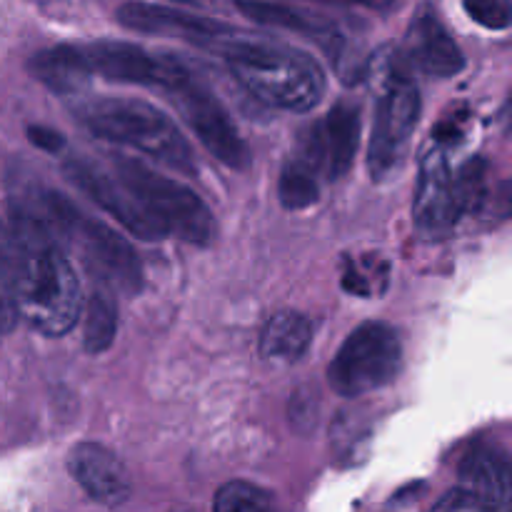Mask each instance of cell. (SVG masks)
I'll use <instances>...</instances> for the list:
<instances>
[{
	"mask_svg": "<svg viewBox=\"0 0 512 512\" xmlns=\"http://www.w3.org/2000/svg\"><path fill=\"white\" fill-rule=\"evenodd\" d=\"M10 275L18 318L48 338L80 323L83 288L65 245L35 205L15 203L10 213Z\"/></svg>",
	"mask_w": 512,
	"mask_h": 512,
	"instance_id": "6da1fadb",
	"label": "cell"
},
{
	"mask_svg": "<svg viewBox=\"0 0 512 512\" xmlns=\"http://www.w3.org/2000/svg\"><path fill=\"white\" fill-rule=\"evenodd\" d=\"M218 55L250 95L273 108L308 113L318 108L328 88L323 68L308 53L258 35H243V30Z\"/></svg>",
	"mask_w": 512,
	"mask_h": 512,
	"instance_id": "7a4b0ae2",
	"label": "cell"
},
{
	"mask_svg": "<svg viewBox=\"0 0 512 512\" xmlns=\"http://www.w3.org/2000/svg\"><path fill=\"white\" fill-rule=\"evenodd\" d=\"M75 115L95 138L140 150L175 173L195 175L198 170L188 138L163 110L145 100L93 98L75 105Z\"/></svg>",
	"mask_w": 512,
	"mask_h": 512,
	"instance_id": "3957f363",
	"label": "cell"
},
{
	"mask_svg": "<svg viewBox=\"0 0 512 512\" xmlns=\"http://www.w3.org/2000/svg\"><path fill=\"white\" fill-rule=\"evenodd\" d=\"M38 210L55 230L60 243L75 248L95 283L108 285L115 293H138L143 285V265L123 235L100 223L98 218L85 215L73 200L55 190H43Z\"/></svg>",
	"mask_w": 512,
	"mask_h": 512,
	"instance_id": "277c9868",
	"label": "cell"
},
{
	"mask_svg": "<svg viewBox=\"0 0 512 512\" xmlns=\"http://www.w3.org/2000/svg\"><path fill=\"white\" fill-rule=\"evenodd\" d=\"M423 100L408 65L398 55H380L375 63V118L368 145L370 178L383 183L398 175L408 158L420 123Z\"/></svg>",
	"mask_w": 512,
	"mask_h": 512,
	"instance_id": "5b68a950",
	"label": "cell"
},
{
	"mask_svg": "<svg viewBox=\"0 0 512 512\" xmlns=\"http://www.w3.org/2000/svg\"><path fill=\"white\" fill-rule=\"evenodd\" d=\"M113 165L125 188L168 228L170 235L200 248L213 243L218 230L213 213L188 185L128 155H115Z\"/></svg>",
	"mask_w": 512,
	"mask_h": 512,
	"instance_id": "8992f818",
	"label": "cell"
},
{
	"mask_svg": "<svg viewBox=\"0 0 512 512\" xmlns=\"http://www.w3.org/2000/svg\"><path fill=\"white\" fill-rule=\"evenodd\" d=\"M403 370V340L380 320L358 325L328 368V383L343 398H360L393 383Z\"/></svg>",
	"mask_w": 512,
	"mask_h": 512,
	"instance_id": "52a82bcc",
	"label": "cell"
},
{
	"mask_svg": "<svg viewBox=\"0 0 512 512\" xmlns=\"http://www.w3.org/2000/svg\"><path fill=\"white\" fill-rule=\"evenodd\" d=\"M168 95L175 103V108L180 110L185 123L190 125L195 138L220 163L233 170H240V173L253 165V153H250L248 143L240 135L238 125L230 120L223 103L193 73H188V78L180 80L175 88H170Z\"/></svg>",
	"mask_w": 512,
	"mask_h": 512,
	"instance_id": "ba28073f",
	"label": "cell"
},
{
	"mask_svg": "<svg viewBox=\"0 0 512 512\" xmlns=\"http://www.w3.org/2000/svg\"><path fill=\"white\" fill-rule=\"evenodd\" d=\"M93 75L123 85L170 90L188 78L190 68L173 55H155L125 40H93L80 45Z\"/></svg>",
	"mask_w": 512,
	"mask_h": 512,
	"instance_id": "9c48e42d",
	"label": "cell"
},
{
	"mask_svg": "<svg viewBox=\"0 0 512 512\" xmlns=\"http://www.w3.org/2000/svg\"><path fill=\"white\" fill-rule=\"evenodd\" d=\"M118 20L128 30L185 40V43L195 45V48L213 50V53H220L225 43L240 33L233 25L223 23V20L213 18V15L170 8V5L160 3H145V0H130V3L120 5Z\"/></svg>",
	"mask_w": 512,
	"mask_h": 512,
	"instance_id": "30bf717a",
	"label": "cell"
},
{
	"mask_svg": "<svg viewBox=\"0 0 512 512\" xmlns=\"http://www.w3.org/2000/svg\"><path fill=\"white\" fill-rule=\"evenodd\" d=\"M65 178L80 190V193L88 195L100 210L113 215L120 225H123L128 233H133L135 238L148 240V243H158V240L168 238V228L130 193L123 185V180L115 175L110 178L105 170H100L98 165L90 163L85 158H68L65 160Z\"/></svg>",
	"mask_w": 512,
	"mask_h": 512,
	"instance_id": "8fae6325",
	"label": "cell"
},
{
	"mask_svg": "<svg viewBox=\"0 0 512 512\" xmlns=\"http://www.w3.org/2000/svg\"><path fill=\"white\" fill-rule=\"evenodd\" d=\"M465 215L458 193V180L448 160V148L440 138H430L420 155L418 190L413 200V218L423 233L440 235Z\"/></svg>",
	"mask_w": 512,
	"mask_h": 512,
	"instance_id": "7c38bea8",
	"label": "cell"
},
{
	"mask_svg": "<svg viewBox=\"0 0 512 512\" xmlns=\"http://www.w3.org/2000/svg\"><path fill=\"white\" fill-rule=\"evenodd\" d=\"M360 145V108L338 100L320 123L305 133L298 158L313 165L320 178L340 180L353 168Z\"/></svg>",
	"mask_w": 512,
	"mask_h": 512,
	"instance_id": "4fadbf2b",
	"label": "cell"
},
{
	"mask_svg": "<svg viewBox=\"0 0 512 512\" xmlns=\"http://www.w3.org/2000/svg\"><path fill=\"white\" fill-rule=\"evenodd\" d=\"M398 58L408 68L433 75V78H455L465 68L463 50L430 5H423L413 15Z\"/></svg>",
	"mask_w": 512,
	"mask_h": 512,
	"instance_id": "5bb4252c",
	"label": "cell"
},
{
	"mask_svg": "<svg viewBox=\"0 0 512 512\" xmlns=\"http://www.w3.org/2000/svg\"><path fill=\"white\" fill-rule=\"evenodd\" d=\"M68 473L80 488L105 508H118L133 495L123 460L100 443H78L68 453Z\"/></svg>",
	"mask_w": 512,
	"mask_h": 512,
	"instance_id": "9a60e30c",
	"label": "cell"
},
{
	"mask_svg": "<svg viewBox=\"0 0 512 512\" xmlns=\"http://www.w3.org/2000/svg\"><path fill=\"white\" fill-rule=\"evenodd\" d=\"M460 488L483 500L490 510L505 508L510 500V463L493 445H478L458 468Z\"/></svg>",
	"mask_w": 512,
	"mask_h": 512,
	"instance_id": "2e32d148",
	"label": "cell"
},
{
	"mask_svg": "<svg viewBox=\"0 0 512 512\" xmlns=\"http://www.w3.org/2000/svg\"><path fill=\"white\" fill-rule=\"evenodd\" d=\"M30 75L55 95L85 93L93 80L88 60L80 45H53L30 58Z\"/></svg>",
	"mask_w": 512,
	"mask_h": 512,
	"instance_id": "e0dca14e",
	"label": "cell"
},
{
	"mask_svg": "<svg viewBox=\"0 0 512 512\" xmlns=\"http://www.w3.org/2000/svg\"><path fill=\"white\" fill-rule=\"evenodd\" d=\"M313 343V323L298 310H283L265 323L260 335V355L268 363L293 365Z\"/></svg>",
	"mask_w": 512,
	"mask_h": 512,
	"instance_id": "ac0fdd59",
	"label": "cell"
},
{
	"mask_svg": "<svg viewBox=\"0 0 512 512\" xmlns=\"http://www.w3.org/2000/svg\"><path fill=\"white\" fill-rule=\"evenodd\" d=\"M240 15L253 23L273 30H290V33L310 35V38H333L335 28L325 18L303 13L293 5L278 0H230Z\"/></svg>",
	"mask_w": 512,
	"mask_h": 512,
	"instance_id": "d6986e66",
	"label": "cell"
},
{
	"mask_svg": "<svg viewBox=\"0 0 512 512\" xmlns=\"http://www.w3.org/2000/svg\"><path fill=\"white\" fill-rule=\"evenodd\" d=\"M115 290L98 283L95 293L88 303L83 300L80 320H83V348L85 353L100 355L115 343L118 333V303H115Z\"/></svg>",
	"mask_w": 512,
	"mask_h": 512,
	"instance_id": "ffe728a7",
	"label": "cell"
},
{
	"mask_svg": "<svg viewBox=\"0 0 512 512\" xmlns=\"http://www.w3.org/2000/svg\"><path fill=\"white\" fill-rule=\"evenodd\" d=\"M320 180L323 178L318 175V170L295 155V158H290L288 163H285L283 173H280V203L288 210H295V213H298V210L313 208L320 200Z\"/></svg>",
	"mask_w": 512,
	"mask_h": 512,
	"instance_id": "44dd1931",
	"label": "cell"
},
{
	"mask_svg": "<svg viewBox=\"0 0 512 512\" xmlns=\"http://www.w3.org/2000/svg\"><path fill=\"white\" fill-rule=\"evenodd\" d=\"M270 505H273V495L248 480H230L223 488H218L213 500V508L218 512L268 510Z\"/></svg>",
	"mask_w": 512,
	"mask_h": 512,
	"instance_id": "7402d4cb",
	"label": "cell"
},
{
	"mask_svg": "<svg viewBox=\"0 0 512 512\" xmlns=\"http://www.w3.org/2000/svg\"><path fill=\"white\" fill-rule=\"evenodd\" d=\"M18 323V308L13 298V275H10V233L0 220V335L10 333Z\"/></svg>",
	"mask_w": 512,
	"mask_h": 512,
	"instance_id": "603a6c76",
	"label": "cell"
},
{
	"mask_svg": "<svg viewBox=\"0 0 512 512\" xmlns=\"http://www.w3.org/2000/svg\"><path fill=\"white\" fill-rule=\"evenodd\" d=\"M465 10L478 25L488 30H505L512 18L510 0H463Z\"/></svg>",
	"mask_w": 512,
	"mask_h": 512,
	"instance_id": "cb8c5ba5",
	"label": "cell"
},
{
	"mask_svg": "<svg viewBox=\"0 0 512 512\" xmlns=\"http://www.w3.org/2000/svg\"><path fill=\"white\" fill-rule=\"evenodd\" d=\"M433 510L440 512H488L490 508L483 503V500L475 498L473 493H468L465 488L448 490L438 503L433 505Z\"/></svg>",
	"mask_w": 512,
	"mask_h": 512,
	"instance_id": "d4e9b609",
	"label": "cell"
},
{
	"mask_svg": "<svg viewBox=\"0 0 512 512\" xmlns=\"http://www.w3.org/2000/svg\"><path fill=\"white\" fill-rule=\"evenodd\" d=\"M30 143L38 145L45 153H60L65 148V138L53 128H43V125H30L28 128Z\"/></svg>",
	"mask_w": 512,
	"mask_h": 512,
	"instance_id": "484cf974",
	"label": "cell"
},
{
	"mask_svg": "<svg viewBox=\"0 0 512 512\" xmlns=\"http://www.w3.org/2000/svg\"><path fill=\"white\" fill-rule=\"evenodd\" d=\"M325 3H343V5H363V8H388L395 0H325Z\"/></svg>",
	"mask_w": 512,
	"mask_h": 512,
	"instance_id": "4316f807",
	"label": "cell"
},
{
	"mask_svg": "<svg viewBox=\"0 0 512 512\" xmlns=\"http://www.w3.org/2000/svg\"><path fill=\"white\" fill-rule=\"evenodd\" d=\"M35 3H43V0H35Z\"/></svg>",
	"mask_w": 512,
	"mask_h": 512,
	"instance_id": "83f0119b",
	"label": "cell"
}]
</instances>
